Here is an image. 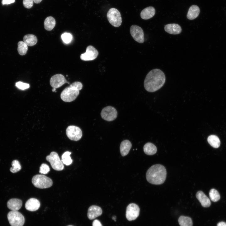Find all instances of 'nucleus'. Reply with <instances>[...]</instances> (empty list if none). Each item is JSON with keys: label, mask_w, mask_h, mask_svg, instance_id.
Wrapping results in <instances>:
<instances>
[{"label": "nucleus", "mask_w": 226, "mask_h": 226, "mask_svg": "<svg viewBox=\"0 0 226 226\" xmlns=\"http://www.w3.org/2000/svg\"><path fill=\"white\" fill-rule=\"evenodd\" d=\"M40 206L39 201L35 198H30L26 202L25 207L27 210L35 211L39 209Z\"/></svg>", "instance_id": "15"}, {"label": "nucleus", "mask_w": 226, "mask_h": 226, "mask_svg": "<svg viewBox=\"0 0 226 226\" xmlns=\"http://www.w3.org/2000/svg\"><path fill=\"white\" fill-rule=\"evenodd\" d=\"M102 213V210L100 207L96 205H92L88 209V217L89 219L92 220L101 215Z\"/></svg>", "instance_id": "14"}, {"label": "nucleus", "mask_w": 226, "mask_h": 226, "mask_svg": "<svg viewBox=\"0 0 226 226\" xmlns=\"http://www.w3.org/2000/svg\"><path fill=\"white\" fill-rule=\"evenodd\" d=\"M52 92H56V88H53V89H52Z\"/></svg>", "instance_id": "41"}, {"label": "nucleus", "mask_w": 226, "mask_h": 226, "mask_svg": "<svg viewBox=\"0 0 226 226\" xmlns=\"http://www.w3.org/2000/svg\"><path fill=\"white\" fill-rule=\"evenodd\" d=\"M196 197L203 207H207L210 206L211 202L210 200L202 191L197 192Z\"/></svg>", "instance_id": "18"}, {"label": "nucleus", "mask_w": 226, "mask_h": 226, "mask_svg": "<svg viewBox=\"0 0 226 226\" xmlns=\"http://www.w3.org/2000/svg\"><path fill=\"white\" fill-rule=\"evenodd\" d=\"M46 159L50 162L51 167L54 170L61 171L63 169L64 164L56 152H51L49 155L46 157Z\"/></svg>", "instance_id": "6"}, {"label": "nucleus", "mask_w": 226, "mask_h": 226, "mask_svg": "<svg viewBox=\"0 0 226 226\" xmlns=\"http://www.w3.org/2000/svg\"><path fill=\"white\" fill-rule=\"evenodd\" d=\"M15 85L18 88L23 90L28 89L30 87V85L28 83L20 81L17 82L15 84Z\"/></svg>", "instance_id": "33"}, {"label": "nucleus", "mask_w": 226, "mask_h": 226, "mask_svg": "<svg viewBox=\"0 0 226 226\" xmlns=\"http://www.w3.org/2000/svg\"><path fill=\"white\" fill-rule=\"evenodd\" d=\"M217 226H226V223L220 222L217 224Z\"/></svg>", "instance_id": "38"}, {"label": "nucleus", "mask_w": 226, "mask_h": 226, "mask_svg": "<svg viewBox=\"0 0 226 226\" xmlns=\"http://www.w3.org/2000/svg\"><path fill=\"white\" fill-rule=\"evenodd\" d=\"M155 13L154 8L149 6L143 9L140 13V16L142 19L145 20L149 19L153 17Z\"/></svg>", "instance_id": "19"}, {"label": "nucleus", "mask_w": 226, "mask_h": 226, "mask_svg": "<svg viewBox=\"0 0 226 226\" xmlns=\"http://www.w3.org/2000/svg\"><path fill=\"white\" fill-rule=\"evenodd\" d=\"M92 226H102V225L99 220L95 219L93 222Z\"/></svg>", "instance_id": "36"}, {"label": "nucleus", "mask_w": 226, "mask_h": 226, "mask_svg": "<svg viewBox=\"0 0 226 226\" xmlns=\"http://www.w3.org/2000/svg\"><path fill=\"white\" fill-rule=\"evenodd\" d=\"M69 86L76 90L79 91L82 89L83 85L79 82H75L71 84Z\"/></svg>", "instance_id": "34"}, {"label": "nucleus", "mask_w": 226, "mask_h": 226, "mask_svg": "<svg viewBox=\"0 0 226 226\" xmlns=\"http://www.w3.org/2000/svg\"><path fill=\"white\" fill-rule=\"evenodd\" d=\"M71 153L68 151L64 153L62 156L61 161L63 164L66 165H69L72 163L73 160L70 156Z\"/></svg>", "instance_id": "28"}, {"label": "nucleus", "mask_w": 226, "mask_h": 226, "mask_svg": "<svg viewBox=\"0 0 226 226\" xmlns=\"http://www.w3.org/2000/svg\"><path fill=\"white\" fill-rule=\"evenodd\" d=\"M32 182L35 187L40 189L50 187L53 184L51 178L42 175H36L34 176L32 178Z\"/></svg>", "instance_id": "3"}, {"label": "nucleus", "mask_w": 226, "mask_h": 226, "mask_svg": "<svg viewBox=\"0 0 226 226\" xmlns=\"http://www.w3.org/2000/svg\"><path fill=\"white\" fill-rule=\"evenodd\" d=\"M207 141L211 146L215 148H218L220 144L219 138L215 135L209 136L207 138Z\"/></svg>", "instance_id": "25"}, {"label": "nucleus", "mask_w": 226, "mask_h": 226, "mask_svg": "<svg viewBox=\"0 0 226 226\" xmlns=\"http://www.w3.org/2000/svg\"><path fill=\"white\" fill-rule=\"evenodd\" d=\"M140 208L138 206L134 203L130 204L127 206L126 211V217L130 221L136 219L139 215Z\"/></svg>", "instance_id": "10"}, {"label": "nucleus", "mask_w": 226, "mask_h": 226, "mask_svg": "<svg viewBox=\"0 0 226 226\" xmlns=\"http://www.w3.org/2000/svg\"><path fill=\"white\" fill-rule=\"evenodd\" d=\"M28 49V46L23 41H20L18 43L17 50L19 54L20 55H25Z\"/></svg>", "instance_id": "27"}, {"label": "nucleus", "mask_w": 226, "mask_h": 226, "mask_svg": "<svg viewBox=\"0 0 226 226\" xmlns=\"http://www.w3.org/2000/svg\"><path fill=\"white\" fill-rule=\"evenodd\" d=\"M50 84L53 88H58L64 84L69 82L67 81L63 75L61 74H56L52 76L50 81Z\"/></svg>", "instance_id": "13"}, {"label": "nucleus", "mask_w": 226, "mask_h": 226, "mask_svg": "<svg viewBox=\"0 0 226 226\" xmlns=\"http://www.w3.org/2000/svg\"><path fill=\"white\" fill-rule=\"evenodd\" d=\"M165 31L169 34L177 35L181 33L182 29L180 26L177 24H170L166 25L164 27Z\"/></svg>", "instance_id": "16"}, {"label": "nucleus", "mask_w": 226, "mask_h": 226, "mask_svg": "<svg viewBox=\"0 0 226 226\" xmlns=\"http://www.w3.org/2000/svg\"><path fill=\"white\" fill-rule=\"evenodd\" d=\"M166 177V171L162 165L156 164L151 166L146 174L147 180L149 183L155 185H160L165 181Z\"/></svg>", "instance_id": "2"}, {"label": "nucleus", "mask_w": 226, "mask_h": 226, "mask_svg": "<svg viewBox=\"0 0 226 226\" xmlns=\"http://www.w3.org/2000/svg\"><path fill=\"white\" fill-rule=\"evenodd\" d=\"M79 94V91L69 86L62 92L60 96L62 100L66 102H70L74 100Z\"/></svg>", "instance_id": "7"}, {"label": "nucleus", "mask_w": 226, "mask_h": 226, "mask_svg": "<svg viewBox=\"0 0 226 226\" xmlns=\"http://www.w3.org/2000/svg\"><path fill=\"white\" fill-rule=\"evenodd\" d=\"M66 134L70 139L74 141L79 140L82 136V132L81 129L75 126H68L66 129Z\"/></svg>", "instance_id": "8"}, {"label": "nucleus", "mask_w": 226, "mask_h": 226, "mask_svg": "<svg viewBox=\"0 0 226 226\" xmlns=\"http://www.w3.org/2000/svg\"><path fill=\"white\" fill-rule=\"evenodd\" d=\"M100 115L102 119L110 121H113L116 118L117 112L115 108L109 106L102 110Z\"/></svg>", "instance_id": "9"}, {"label": "nucleus", "mask_w": 226, "mask_h": 226, "mask_svg": "<svg viewBox=\"0 0 226 226\" xmlns=\"http://www.w3.org/2000/svg\"><path fill=\"white\" fill-rule=\"evenodd\" d=\"M50 169L48 165L45 164H41L39 170V172L42 174H46L50 171Z\"/></svg>", "instance_id": "32"}, {"label": "nucleus", "mask_w": 226, "mask_h": 226, "mask_svg": "<svg viewBox=\"0 0 226 226\" xmlns=\"http://www.w3.org/2000/svg\"><path fill=\"white\" fill-rule=\"evenodd\" d=\"M72 226V225H68V226Z\"/></svg>", "instance_id": "42"}, {"label": "nucleus", "mask_w": 226, "mask_h": 226, "mask_svg": "<svg viewBox=\"0 0 226 226\" xmlns=\"http://www.w3.org/2000/svg\"><path fill=\"white\" fill-rule=\"evenodd\" d=\"M130 34L133 39L139 43H143L144 41V32L140 26L133 25L130 28Z\"/></svg>", "instance_id": "11"}, {"label": "nucleus", "mask_w": 226, "mask_h": 226, "mask_svg": "<svg viewBox=\"0 0 226 226\" xmlns=\"http://www.w3.org/2000/svg\"><path fill=\"white\" fill-rule=\"evenodd\" d=\"M107 19L113 26L117 27L120 26L122 23V18L120 12L116 8H110L107 14Z\"/></svg>", "instance_id": "4"}, {"label": "nucleus", "mask_w": 226, "mask_h": 226, "mask_svg": "<svg viewBox=\"0 0 226 226\" xmlns=\"http://www.w3.org/2000/svg\"><path fill=\"white\" fill-rule=\"evenodd\" d=\"M23 41L27 46H32L35 45L37 42L36 37L32 34H27L25 35L23 38Z\"/></svg>", "instance_id": "23"}, {"label": "nucleus", "mask_w": 226, "mask_h": 226, "mask_svg": "<svg viewBox=\"0 0 226 226\" xmlns=\"http://www.w3.org/2000/svg\"><path fill=\"white\" fill-rule=\"evenodd\" d=\"M56 21L55 19L52 16L47 17L44 22V27L47 30H52L55 26Z\"/></svg>", "instance_id": "24"}, {"label": "nucleus", "mask_w": 226, "mask_h": 226, "mask_svg": "<svg viewBox=\"0 0 226 226\" xmlns=\"http://www.w3.org/2000/svg\"><path fill=\"white\" fill-rule=\"evenodd\" d=\"M33 0H23V3L25 8L29 9L33 6Z\"/></svg>", "instance_id": "35"}, {"label": "nucleus", "mask_w": 226, "mask_h": 226, "mask_svg": "<svg viewBox=\"0 0 226 226\" xmlns=\"http://www.w3.org/2000/svg\"><path fill=\"white\" fill-rule=\"evenodd\" d=\"M22 205V201L17 198L10 199L7 203L8 207L12 211H18L21 208Z\"/></svg>", "instance_id": "17"}, {"label": "nucleus", "mask_w": 226, "mask_h": 226, "mask_svg": "<svg viewBox=\"0 0 226 226\" xmlns=\"http://www.w3.org/2000/svg\"><path fill=\"white\" fill-rule=\"evenodd\" d=\"M99 54L97 50L92 46H88L86 52L82 54L80 56V59L83 61H92L95 59Z\"/></svg>", "instance_id": "12"}, {"label": "nucleus", "mask_w": 226, "mask_h": 226, "mask_svg": "<svg viewBox=\"0 0 226 226\" xmlns=\"http://www.w3.org/2000/svg\"><path fill=\"white\" fill-rule=\"evenodd\" d=\"M7 218L11 226H23L24 224V217L18 211L9 212L8 214Z\"/></svg>", "instance_id": "5"}, {"label": "nucleus", "mask_w": 226, "mask_h": 226, "mask_svg": "<svg viewBox=\"0 0 226 226\" xmlns=\"http://www.w3.org/2000/svg\"><path fill=\"white\" fill-rule=\"evenodd\" d=\"M143 149L144 153L149 155L155 154L157 151L156 146L151 143H146L144 146Z\"/></svg>", "instance_id": "22"}, {"label": "nucleus", "mask_w": 226, "mask_h": 226, "mask_svg": "<svg viewBox=\"0 0 226 226\" xmlns=\"http://www.w3.org/2000/svg\"><path fill=\"white\" fill-rule=\"evenodd\" d=\"M178 222L180 226H192V221L189 217L180 216L178 219Z\"/></svg>", "instance_id": "26"}, {"label": "nucleus", "mask_w": 226, "mask_h": 226, "mask_svg": "<svg viewBox=\"0 0 226 226\" xmlns=\"http://www.w3.org/2000/svg\"><path fill=\"white\" fill-rule=\"evenodd\" d=\"M61 38L65 43H68L72 40V36L70 33H64L61 35Z\"/></svg>", "instance_id": "31"}, {"label": "nucleus", "mask_w": 226, "mask_h": 226, "mask_svg": "<svg viewBox=\"0 0 226 226\" xmlns=\"http://www.w3.org/2000/svg\"><path fill=\"white\" fill-rule=\"evenodd\" d=\"M165 76L161 70L156 68L150 71L147 75L144 83L145 89L149 92H154L160 89L165 81Z\"/></svg>", "instance_id": "1"}, {"label": "nucleus", "mask_w": 226, "mask_h": 226, "mask_svg": "<svg viewBox=\"0 0 226 226\" xmlns=\"http://www.w3.org/2000/svg\"><path fill=\"white\" fill-rule=\"evenodd\" d=\"M116 216H113L112 217V218L113 220L115 221H116Z\"/></svg>", "instance_id": "40"}, {"label": "nucleus", "mask_w": 226, "mask_h": 226, "mask_svg": "<svg viewBox=\"0 0 226 226\" xmlns=\"http://www.w3.org/2000/svg\"><path fill=\"white\" fill-rule=\"evenodd\" d=\"M209 195L211 200L214 202L218 201L220 198L219 193L214 189H212L210 190Z\"/></svg>", "instance_id": "29"}, {"label": "nucleus", "mask_w": 226, "mask_h": 226, "mask_svg": "<svg viewBox=\"0 0 226 226\" xmlns=\"http://www.w3.org/2000/svg\"><path fill=\"white\" fill-rule=\"evenodd\" d=\"M42 0H33L34 2L36 3H40Z\"/></svg>", "instance_id": "39"}, {"label": "nucleus", "mask_w": 226, "mask_h": 226, "mask_svg": "<svg viewBox=\"0 0 226 226\" xmlns=\"http://www.w3.org/2000/svg\"><path fill=\"white\" fill-rule=\"evenodd\" d=\"M12 167L10 168V171L13 173H16L20 170L21 166L19 162L16 160L12 161L11 164Z\"/></svg>", "instance_id": "30"}, {"label": "nucleus", "mask_w": 226, "mask_h": 226, "mask_svg": "<svg viewBox=\"0 0 226 226\" xmlns=\"http://www.w3.org/2000/svg\"><path fill=\"white\" fill-rule=\"evenodd\" d=\"M200 12L199 8L196 5H192L189 8L186 17L189 20L194 19L198 16Z\"/></svg>", "instance_id": "20"}, {"label": "nucleus", "mask_w": 226, "mask_h": 226, "mask_svg": "<svg viewBox=\"0 0 226 226\" xmlns=\"http://www.w3.org/2000/svg\"><path fill=\"white\" fill-rule=\"evenodd\" d=\"M132 146V143L129 140H125L123 141L120 145V152L121 155L124 156L127 155Z\"/></svg>", "instance_id": "21"}, {"label": "nucleus", "mask_w": 226, "mask_h": 226, "mask_svg": "<svg viewBox=\"0 0 226 226\" xmlns=\"http://www.w3.org/2000/svg\"><path fill=\"white\" fill-rule=\"evenodd\" d=\"M15 0H2V4L3 5L10 4L13 3Z\"/></svg>", "instance_id": "37"}]
</instances>
